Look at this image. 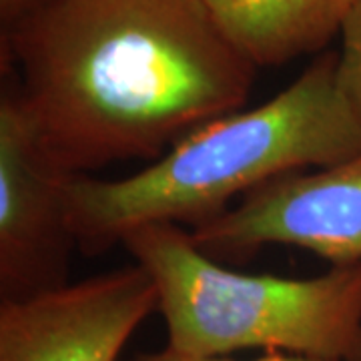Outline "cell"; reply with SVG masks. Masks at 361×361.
Wrapping results in <instances>:
<instances>
[{
	"mask_svg": "<svg viewBox=\"0 0 361 361\" xmlns=\"http://www.w3.org/2000/svg\"><path fill=\"white\" fill-rule=\"evenodd\" d=\"M121 245L157 287L169 348L227 357L285 351L361 361V263L295 279L231 269L195 245L189 229L145 225Z\"/></svg>",
	"mask_w": 361,
	"mask_h": 361,
	"instance_id": "obj_3",
	"label": "cell"
},
{
	"mask_svg": "<svg viewBox=\"0 0 361 361\" xmlns=\"http://www.w3.org/2000/svg\"><path fill=\"white\" fill-rule=\"evenodd\" d=\"M0 52L68 175L155 161L243 109L257 75L207 0H49L2 28Z\"/></svg>",
	"mask_w": 361,
	"mask_h": 361,
	"instance_id": "obj_1",
	"label": "cell"
},
{
	"mask_svg": "<svg viewBox=\"0 0 361 361\" xmlns=\"http://www.w3.org/2000/svg\"><path fill=\"white\" fill-rule=\"evenodd\" d=\"M157 313V287L139 263L26 299L0 301V361H118Z\"/></svg>",
	"mask_w": 361,
	"mask_h": 361,
	"instance_id": "obj_6",
	"label": "cell"
},
{
	"mask_svg": "<svg viewBox=\"0 0 361 361\" xmlns=\"http://www.w3.org/2000/svg\"><path fill=\"white\" fill-rule=\"evenodd\" d=\"M337 77L348 101L361 118V0L349 11L339 30Z\"/></svg>",
	"mask_w": 361,
	"mask_h": 361,
	"instance_id": "obj_8",
	"label": "cell"
},
{
	"mask_svg": "<svg viewBox=\"0 0 361 361\" xmlns=\"http://www.w3.org/2000/svg\"><path fill=\"white\" fill-rule=\"evenodd\" d=\"M44 2L49 0H0V25L2 28L14 25L16 20L42 6Z\"/></svg>",
	"mask_w": 361,
	"mask_h": 361,
	"instance_id": "obj_10",
	"label": "cell"
},
{
	"mask_svg": "<svg viewBox=\"0 0 361 361\" xmlns=\"http://www.w3.org/2000/svg\"><path fill=\"white\" fill-rule=\"evenodd\" d=\"M73 177L40 147L14 78L0 87V301L26 299L68 283L78 249L68 223Z\"/></svg>",
	"mask_w": 361,
	"mask_h": 361,
	"instance_id": "obj_5",
	"label": "cell"
},
{
	"mask_svg": "<svg viewBox=\"0 0 361 361\" xmlns=\"http://www.w3.org/2000/svg\"><path fill=\"white\" fill-rule=\"evenodd\" d=\"M225 35L257 66H281L339 37L357 0H207Z\"/></svg>",
	"mask_w": 361,
	"mask_h": 361,
	"instance_id": "obj_7",
	"label": "cell"
},
{
	"mask_svg": "<svg viewBox=\"0 0 361 361\" xmlns=\"http://www.w3.org/2000/svg\"><path fill=\"white\" fill-rule=\"evenodd\" d=\"M189 235L215 259L247 261L263 247L289 245L331 265L361 263V151L269 180Z\"/></svg>",
	"mask_w": 361,
	"mask_h": 361,
	"instance_id": "obj_4",
	"label": "cell"
},
{
	"mask_svg": "<svg viewBox=\"0 0 361 361\" xmlns=\"http://www.w3.org/2000/svg\"><path fill=\"white\" fill-rule=\"evenodd\" d=\"M129 361H235L229 357H219V355H193V353H183L177 349L165 345L163 349L155 351H142L139 355L130 357ZM251 361H325L319 357H310V355H297V353H285V351H265L259 357Z\"/></svg>",
	"mask_w": 361,
	"mask_h": 361,
	"instance_id": "obj_9",
	"label": "cell"
},
{
	"mask_svg": "<svg viewBox=\"0 0 361 361\" xmlns=\"http://www.w3.org/2000/svg\"><path fill=\"white\" fill-rule=\"evenodd\" d=\"M360 151L361 118L339 85L337 52L325 51L269 101L209 121L129 177H73L71 231L92 257L145 225L193 229L281 175Z\"/></svg>",
	"mask_w": 361,
	"mask_h": 361,
	"instance_id": "obj_2",
	"label": "cell"
}]
</instances>
